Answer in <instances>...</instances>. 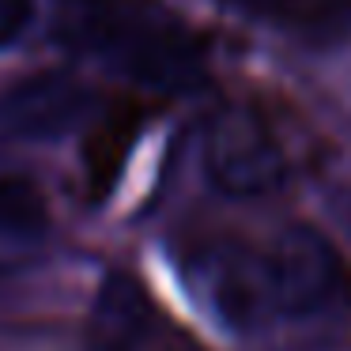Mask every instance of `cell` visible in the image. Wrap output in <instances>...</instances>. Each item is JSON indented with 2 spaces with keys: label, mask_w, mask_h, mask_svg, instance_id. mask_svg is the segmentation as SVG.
<instances>
[{
  "label": "cell",
  "mask_w": 351,
  "mask_h": 351,
  "mask_svg": "<svg viewBox=\"0 0 351 351\" xmlns=\"http://www.w3.org/2000/svg\"><path fill=\"white\" fill-rule=\"evenodd\" d=\"M76 4H84V8H91V4H102V0H76Z\"/></svg>",
  "instance_id": "30bf717a"
},
{
  "label": "cell",
  "mask_w": 351,
  "mask_h": 351,
  "mask_svg": "<svg viewBox=\"0 0 351 351\" xmlns=\"http://www.w3.org/2000/svg\"><path fill=\"white\" fill-rule=\"evenodd\" d=\"M185 283L204 302V310L234 332H253L268 317H276L265 253H253L242 242L219 238V242L197 245L185 265Z\"/></svg>",
  "instance_id": "3957f363"
},
{
  "label": "cell",
  "mask_w": 351,
  "mask_h": 351,
  "mask_svg": "<svg viewBox=\"0 0 351 351\" xmlns=\"http://www.w3.org/2000/svg\"><path fill=\"white\" fill-rule=\"evenodd\" d=\"M95 95L69 72H38L0 91V140L49 144L87 125Z\"/></svg>",
  "instance_id": "5b68a950"
},
{
  "label": "cell",
  "mask_w": 351,
  "mask_h": 351,
  "mask_svg": "<svg viewBox=\"0 0 351 351\" xmlns=\"http://www.w3.org/2000/svg\"><path fill=\"white\" fill-rule=\"evenodd\" d=\"M230 4H238L242 12H253V16H287V12H295L298 0H230Z\"/></svg>",
  "instance_id": "9c48e42d"
},
{
  "label": "cell",
  "mask_w": 351,
  "mask_h": 351,
  "mask_svg": "<svg viewBox=\"0 0 351 351\" xmlns=\"http://www.w3.org/2000/svg\"><path fill=\"white\" fill-rule=\"evenodd\" d=\"M155 325V310L136 276L110 272L95 295L91 351H136Z\"/></svg>",
  "instance_id": "8992f818"
},
{
  "label": "cell",
  "mask_w": 351,
  "mask_h": 351,
  "mask_svg": "<svg viewBox=\"0 0 351 351\" xmlns=\"http://www.w3.org/2000/svg\"><path fill=\"white\" fill-rule=\"evenodd\" d=\"M69 46L99 61L110 76L155 95H189L204 87V49L185 27L140 12L91 4L64 34Z\"/></svg>",
  "instance_id": "6da1fadb"
},
{
  "label": "cell",
  "mask_w": 351,
  "mask_h": 351,
  "mask_svg": "<svg viewBox=\"0 0 351 351\" xmlns=\"http://www.w3.org/2000/svg\"><path fill=\"white\" fill-rule=\"evenodd\" d=\"M200 162L215 193L230 200L268 197L287 178L280 140L265 121L245 106H223L204 129Z\"/></svg>",
  "instance_id": "7a4b0ae2"
},
{
  "label": "cell",
  "mask_w": 351,
  "mask_h": 351,
  "mask_svg": "<svg viewBox=\"0 0 351 351\" xmlns=\"http://www.w3.org/2000/svg\"><path fill=\"white\" fill-rule=\"evenodd\" d=\"M34 23V0H0V49L16 46Z\"/></svg>",
  "instance_id": "ba28073f"
},
{
  "label": "cell",
  "mask_w": 351,
  "mask_h": 351,
  "mask_svg": "<svg viewBox=\"0 0 351 351\" xmlns=\"http://www.w3.org/2000/svg\"><path fill=\"white\" fill-rule=\"evenodd\" d=\"M49 230V208L38 182L27 174H0V250H27Z\"/></svg>",
  "instance_id": "52a82bcc"
},
{
  "label": "cell",
  "mask_w": 351,
  "mask_h": 351,
  "mask_svg": "<svg viewBox=\"0 0 351 351\" xmlns=\"http://www.w3.org/2000/svg\"><path fill=\"white\" fill-rule=\"evenodd\" d=\"M272 310L283 317L321 313L340 291V257L313 227H287L265 253Z\"/></svg>",
  "instance_id": "277c9868"
}]
</instances>
